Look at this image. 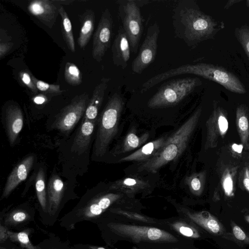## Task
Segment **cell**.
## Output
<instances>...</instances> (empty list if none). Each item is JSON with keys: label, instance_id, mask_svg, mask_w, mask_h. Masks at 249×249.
Here are the masks:
<instances>
[{"label": "cell", "instance_id": "cell-1", "mask_svg": "<svg viewBox=\"0 0 249 249\" xmlns=\"http://www.w3.org/2000/svg\"><path fill=\"white\" fill-rule=\"evenodd\" d=\"M173 25L176 36L191 48L213 38L223 26L201 11L194 0H181L173 10Z\"/></svg>", "mask_w": 249, "mask_h": 249}, {"label": "cell", "instance_id": "cell-2", "mask_svg": "<svg viewBox=\"0 0 249 249\" xmlns=\"http://www.w3.org/2000/svg\"><path fill=\"white\" fill-rule=\"evenodd\" d=\"M185 74H194L213 81L232 92L244 94L247 92L242 82L232 73L223 67L205 63L184 65L158 74L142 84V90L145 92L164 80Z\"/></svg>", "mask_w": 249, "mask_h": 249}, {"label": "cell", "instance_id": "cell-3", "mask_svg": "<svg viewBox=\"0 0 249 249\" xmlns=\"http://www.w3.org/2000/svg\"><path fill=\"white\" fill-rule=\"evenodd\" d=\"M201 112L202 107H200L168 137L163 146L153 157L140 163L138 171L156 173L160 168L178 158L187 147Z\"/></svg>", "mask_w": 249, "mask_h": 249}, {"label": "cell", "instance_id": "cell-4", "mask_svg": "<svg viewBox=\"0 0 249 249\" xmlns=\"http://www.w3.org/2000/svg\"><path fill=\"white\" fill-rule=\"evenodd\" d=\"M124 106V99L115 92L109 98L98 119V129L93 154L103 156L118 131L120 117Z\"/></svg>", "mask_w": 249, "mask_h": 249}, {"label": "cell", "instance_id": "cell-5", "mask_svg": "<svg viewBox=\"0 0 249 249\" xmlns=\"http://www.w3.org/2000/svg\"><path fill=\"white\" fill-rule=\"evenodd\" d=\"M201 84L197 77L178 78L164 83L147 102L151 108H161L175 106Z\"/></svg>", "mask_w": 249, "mask_h": 249}, {"label": "cell", "instance_id": "cell-6", "mask_svg": "<svg viewBox=\"0 0 249 249\" xmlns=\"http://www.w3.org/2000/svg\"><path fill=\"white\" fill-rule=\"evenodd\" d=\"M146 1L118 0V13L129 41L131 51L136 53L143 31V18L140 8Z\"/></svg>", "mask_w": 249, "mask_h": 249}, {"label": "cell", "instance_id": "cell-7", "mask_svg": "<svg viewBox=\"0 0 249 249\" xmlns=\"http://www.w3.org/2000/svg\"><path fill=\"white\" fill-rule=\"evenodd\" d=\"M107 226L114 233L134 243L178 242V239L170 232L155 227L114 222L107 224Z\"/></svg>", "mask_w": 249, "mask_h": 249}, {"label": "cell", "instance_id": "cell-8", "mask_svg": "<svg viewBox=\"0 0 249 249\" xmlns=\"http://www.w3.org/2000/svg\"><path fill=\"white\" fill-rule=\"evenodd\" d=\"M89 102L87 93L76 95L56 116L52 127L64 133L70 132L85 114Z\"/></svg>", "mask_w": 249, "mask_h": 249}, {"label": "cell", "instance_id": "cell-9", "mask_svg": "<svg viewBox=\"0 0 249 249\" xmlns=\"http://www.w3.org/2000/svg\"><path fill=\"white\" fill-rule=\"evenodd\" d=\"M160 32V27L156 22L148 27L139 53L132 63L131 68L134 73L141 74L154 61L157 52Z\"/></svg>", "mask_w": 249, "mask_h": 249}, {"label": "cell", "instance_id": "cell-10", "mask_svg": "<svg viewBox=\"0 0 249 249\" xmlns=\"http://www.w3.org/2000/svg\"><path fill=\"white\" fill-rule=\"evenodd\" d=\"M113 21L108 8L102 12L97 28L93 35L92 55L94 59L100 62L111 44Z\"/></svg>", "mask_w": 249, "mask_h": 249}, {"label": "cell", "instance_id": "cell-11", "mask_svg": "<svg viewBox=\"0 0 249 249\" xmlns=\"http://www.w3.org/2000/svg\"><path fill=\"white\" fill-rule=\"evenodd\" d=\"M206 136L205 150L215 148L219 139L226 135L229 129L227 111L222 107L213 105V110L206 122Z\"/></svg>", "mask_w": 249, "mask_h": 249}, {"label": "cell", "instance_id": "cell-12", "mask_svg": "<svg viewBox=\"0 0 249 249\" xmlns=\"http://www.w3.org/2000/svg\"><path fill=\"white\" fill-rule=\"evenodd\" d=\"M121 196V194L115 193H108L96 196L79 211L78 217L81 220L95 217L104 213Z\"/></svg>", "mask_w": 249, "mask_h": 249}, {"label": "cell", "instance_id": "cell-13", "mask_svg": "<svg viewBox=\"0 0 249 249\" xmlns=\"http://www.w3.org/2000/svg\"><path fill=\"white\" fill-rule=\"evenodd\" d=\"M29 13L49 28L54 24L59 13V8L53 0H34L29 2Z\"/></svg>", "mask_w": 249, "mask_h": 249}, {"label": "cell", "instance_id": "cell-14", "mask_svg": "<svg viewBox=\"0 0 249 249\" xmlns=\"http://www.w3.org/2000/svg\"><path fill=\"white\" fill-rule=\"evenodd\" d=\"M111 51L113 64L124 69L128 65L131 51L128 36L123 26H120L119 28Z\"/></svg>", "mask_w": 249, "mask_h": 249}, {"label": "cell", "instance_id": "cell-15", "mask_svg": "<svg viewBox=\"0 0 249 249\" xmlns=\"http://www.w3.org/2000/svg\"><path fill=\"white\" fill-rule=\"evenodd\" d=\"M34 162V157L29 156L20 161L13 168L7 178L1 198H5L23 181L26 179Z\"/></svg>", "mask_w": 249, "mask_h": 249}, {"label": "cell", "instance_id": "cell-16", "mask_svg": "<svg viewBox=\"0 0 249 249\" xmlns=\"http://www.w3.org/2000/svg\"><path fill=\"white\" fill-rule=\"evenodd\" d=\"M5 128L11 145H13L23 125V116L21 109L17 105L9 106L5 111Z\"/></svg>", "mask_w": 249, "mask_h": 249}, {"label": "cell", "instance_id": "cell-17", "mask_svg": "<svg viewBox=\"0 0 249 249\" xmlns=\"http://www.w3.org/2000/svg\"><path fill=\"white\" fill-rule=\"evenodd\" d=\"M168 136L160 137L142 145L133 153L121 158L120 162L136 161L141 163L146 161L153 157L163 146Z\"/></svg>", "mask_w": 249, "mask_h": 249}, {"label": "cell", "instance_id": "cell-18", "mask_svg": "<svg viewBox=\"0 0 249 249\" xmlns=\"http://www.w3.org/2000/svg\"><path fill=\"white\" fill-rule=\"evenodd\" d=\"M64 190V184L61 178L56 174H53L47 186V212L53 215L57 211L62 201Z\"/></svg>", "mask_w": 249, "mask_h": 249}, {"label": "cell", "instance_id": "cell-19", "mask_svg": "<svg viewBox=\"0 0 249 249\" xmlns=\"http://www.w3.org/2000/svg\"><path fill=\"white\" fill-rule=\"evenodd\" d=\"M150 187L147 181L139 177L123 178L112 182L109 189L115 190L133 197L135 194Z\"/></svg>", "mask_w": 249, "mask_h": 249}, {"label": "cell", "instance_id": "cell-20", "mask_svg": "<svg viewBox=\"0 0 249 249\" xmlns=\"http://www.w3.org/2000/svg\"><path fill=\"white\" fill-rule=\"evenodd\" d=\"M186 215L193 222L212 234L219 235L225 232L223 225L216 217L208 211L188 212Z\"/></svg>", "mask_w": 249, "mask_h": 249}, {"label": "cell", "instance_id": "cell-21", "mask_svg": "<svg viewBox=\"0 0 249 249\" xmlns=\"http://www.w3.org/2000/svg\"><path fill=\"white\" fill-rule=\"evenodd\" d=\"M110 79L103 77L96 85L92 96L87 107L84 119L89 121H97L99 110L104 100L106 91Z\"/></svg>", "mask_w": 249, "mask_h": 249}, {"label": "cell", "instance_id": "cell-22", "mask_svg": "<svg viewBox=\"0 0 249 249\" xmlns=\"http://www.w3.org/2000/svg\"><path fill=\"white\" fill-rule=\"evenodd\" d=\"M95 14L91 9H87L79 15L81 28L77 43L81 49H84L89 42L95 25Z\"/></svg>", "mask_w": 249, "mask_h": 249}, {"label": "cell", "instance_id": "cell-23", "mask_svg": "<svg viewBox=\"0 0 249 249\" xmlns=\"http://www.w3.org/2000/svg\"><path fill=\"white\" fill-rule=\"evenodd\" d=\"M236 125L242 145L246 150H249V111L245 105L236 108Z\"/></svg>", "mask_w": 249, "mask_h": 249}, {"label": "cell", "instance_id": "cell-24", "mask_svg": "<svg viewBox=\"0 0 249 249\" xmlns=\"http://www.w3.org/2000/svg\"><path fill=\"white\" fill-rule=\"evenodd\" d=\"M96 122V121L83 120L74 141V147L78 152L82 153L88 148Z\"/></svg>", "mask_w": 249, "mask_h": 249}, {"label": "cell", "instance_id": "cell-25", "mask_svg": "<svg viewBox=\"0 0 249 249\" xmlns=\"http://www.w3.org/2000/svg\"><path fill=\"white\" fill-rule=\"evenodd\" d=\"M149 137V134L145 132L139 136L135 129L129 131L125 136L118 154L125 153L142 147Z\"/></svg>", "mask_w": 249, "mask_h": 249}, {"label": "cell", "instance_id": "cell-26", "mask_svg": "<svg viewBox=\"0 0 249 249\" xmlns=\"http://www.w3.org/2000/svg\"><path fill=\"white\" fill-rule=\"evenodd\" d=\"M58 11L61 17V32L63 39L68 49L74 53L75 46L71 20L63 6H60Z\"/></svg>", "mask_w": 249, "mask_h": 249}, {"label": "cell", "instance_id": "cell-27", "mask_svg": "<svg viewBox=\"0 0 249 249\" xmlns=\"http://www.w3.org/2000/svg\"><path fill=\"white\" fill-rule=\"evenodd\" d=\"M205 179L206 172L203 171L194 173L187 177L185 182L193 195L199 196L203 192Z\"/></svg>", "mask_w": 249, "mask_h": 249}, {"label": "cell", "instance_id": "cell-28", "mask_svg": "<svg viewBox=\"0 0 249 249\" xmlns=\"http://www.w3.org/2000/svg\"><path fill=\"white\" fill-rule=\"evenodd\" d=\"M238 168L237 166L228 168L224 170L222 176V188L225 195L228 197L234 196V181Z\"/></svg>", "mask_w": 249, "mask_h": 249}, {"label": "cell", "instance_id": "cell-29", "mask_svg": "<svg viewBox=\"0 0 249 249\" xmlns=\"http://www.w3.org/2000/svg\"><path fill=\"white\" fill-rule=\"evenodd\" d=\"M36 191L42 209L44 211H47L48 202L45 184V174L43 169L40 168L36 176Z\"/></svg>", "mask_w": 249, "mask_h": 249}, {"label": "cell", "instance_id": "cell-30", "mask_svg": "<svg viewBox=\"0 0 249 249\" xmlns=\"http://www.w3.org/2000/svg\"><path fill=\"white\" fill-rule=\"evenodd\" d=\"M64 77L66 82L72 86H79L82 83V74L77 66L72 63H66Z\"/></svg>", "mask_w": 249, "mask_h": 249}, {"label": "cell", "instance_id": "cell-31", "mask_svg": "<svg viewBox=\"0 0 249 249\" xmlns=\"http://www.w3.org/2000/svg\"><path fill=\"white\" fill-rule=\"evenodd\" d=\"M8 238L13 242L19 243L23 248L26 249H41L34 246L31 243L29 233L26 231L20 232L8 231Z\"/></svg>", "mask_w": 249, "mask_h": 249}, {"label": "cell", "instance_id": "cell-32", "mask_svg": "<svg viewBox=\"0 0 249 249\" xmlns=\"http://www.w3.org/2000/svg\"><path fill=\"white\" fill-rule=\"evenodd\" d=\"M172 228L180 234L191 238H198L200 234L194 227L183 221H177L171 225Z\"/></svg>", "mask_w": 249, "mask_h": 249}, {"label": "cell", "instance_id": "cell-33", "mask_svg": "<svg viewBox=\"0 0 249 249\" xmlns=\"http://www.w3.org/2000/svg\"><path fill=\"white\" fill-rule=\"evenodd\" d=\"M234 34L249 60V26L243 25L237 27L235 29Z\"/></svg>", "mask_w": 249, "mask_h": 249}, {"label": "cell", "instance_id": "cell-34", "mask_svg": "<svg viewBox=\"0 0 249 249\" xmlns=\"http://www.w3.org/2000/svg\"><path fill=\"white\" fill-rule=\"evenodd\" d=\"M32 78L38 90L44 93L59 94L63 92V90H61L60 86L58 85L50 84L46 83L36 79L33 75Z\"/></svg>", "mask_w": 249, "mask_h": 249}, {"label": "cell", "instance_id": "cell-35", "mask_svg": "<svg viewBox=\"0 0 249 249\" xmlns=\"http://www.w3.org/2000/svg\"><path fill=\"white\" fill-rule=\"evenodd\" d=\"M111 211L112 213L123 215L127 218L133 220L148 223H155L153 219L136 213L123 210L120 209H112Z\"/></svg>", "mask_w": 249, "mask_h": 249}, {"label": "cell", "instance_id": "cell-36", "mask_svg": "<svg viewBox=\"0 0 249 249\" xmlns=\"http://www.w3.org/2000/svg\"><path fill=\"white\" fill-rule=\"evenodd\" d=\"M32 74L28 71H22L19 73V78L21 82L33 93L38 92L35 84L32 80Z\"/></svg>", "mask_w": 249, "mask_h": 249}, {"label": "cell", "instance_id": "cell-37", "mask_svg": "<svg viewBox=\"0 0 249 249\" xmlns=\"http://www.w3.org/2000/svg\"><path fill=\"white\" fill-rule=\"evenodd\" d=\"M231 224L232 232L236 240L243 244H249V235L234 222L231 221Z\"/></svg>", "mask_w": 249, "mask_h": 249}, {"label": "cell", "instance_id": "cell-38", "mask_svg": "<svg viewBox=\"0 0 249 249\" xmlns=\"http://www.w3.org/2000/svg\"><path fill=\"white\" fill-rule=\"evenodd\" d=\"M28 214L24 211L16 210L10 213L6 219V222L10 224H17L27 220Z\"/></svg>", "mask_w": 249, "mask_h": 249}, {"label": "cell", "instance_id": "cell-39", "mask_svg": "<svg viewBox=\"0 0 249 249\" xmlns=\"http://www.w3.org/2000/svg\"><path fill=\"white\" fill-rule=\"evenodd\" d=\"M239 182L242 186L249 193V167L246 166L241 171Z\"/></svg>", "mask_w": 249, "mask_h": 249}, {"label": "cell", "instance_id": "cell-40", "mask_svg": "<svg viewBox=\"0 0 249 249\" xmlns=\"http://www.w3.org/2000/svg\"><path fill=\"white\" fill-rule=\"evenodd\" d=\"M13 46L12 42H0V58L2 59L10 51Z\"/></svg>", "mask_w": 249, "mask_h": 249}, {"label": "cell", "instance_id": "cell-41", "mask_svg": "<svg viewBox=\"0 0 249 249\" xmlns=\"http://www.w3.org/2000/svg\"><path fill=\"white\" fill-rule=\"evenodd\" d=\"M8 230L3 225H0V241L1 243L5 241L8 238Z\"/></svg>", "mask_w": 249, "mask_h": 249}, {"label": "cell", "instance_id": "cell-42", "mask_svg": "<svg viewBox=\"0 0 249 249\" xmlns=\"http://www.w3.org/2000/svg\"><path fill=\"white\" fill-rule=\"evenodd\" d=\"M33 100L36 104H42L47 100V98L44 95L41 94L34 97Z\"/></svg>", "mask_w": 249, "mask_h": 249}, {"label": "cell", "instance_id": "cell-43", "mask_svg": "<svg viewBox=\"0 0 249 249\" xmlns=\"http://www.w3.org/2000/svg\"><path fill=\"white\" fill-rule=\"evenodd\" d=\"M241 0H229L224 6L225 9H228L236 3L241 2Z\"/></svg>", "mask_w": 249, "mask_h": 249}, {"label": "cell", "instance_id": "cell-44", "mask_svg": "<svg viewBox=\"0 0 249 249\" xmlns=\"http://www.w3.org/2000/svg\"><path fill=\"white\" fill-rule=\"evenodd\" d=\"M89 248L91 249H106L103 247L95 246H90Z\"/></svg>", "mask_w": 249, "mask_h": 249}, {"label": "cell", "instance_id": "cell-45", "mask_svg": "<svg viewBox=\"0 0 249 249\" xmlns=\"http://www.w3.org/2000/svg\"><path fill=\"white\" fill-rule=\"evenodd\" d=\"M245 219L246 221L249 223V215H247L245 216Z\"/></svg>", "mask_w": 249, "mask_h": 249}, {"label": "cell", "instance_id": "cell-46", "mask_svg": "<svg viewBox=\"0 0 249 249\" xmlns=\"http://www.w3.org/2000/svg\"><path fill=\"white\" fill-rule=\"evenodd\" d=\"M246 5L247 7H249V0L246 1Z\"/></svg>", "mask_w": 249, "mask_h": 249}, {"label": "cell", "instance_id": "cell-47", "mask_svg": "<svg viewBox=\"0 0 249 249\" xmlns=\"http://www.w3.org/2000/svg\"><path fill=\"white\" fill-rule=\"evenodd\" d=\"M179 249L174 248V249Z\"/></svg>", "mask_w": 249, "mask_h": 249}, {"label": "cell", "instance_id": "cell-48", "mask_svg": "<svg viewBox=\"0 0 249 249\" xmlns=\"http://www.w3.org/2000/svg\"></svg>", "mask_w": 249, "mask_h": 249}]
</instances>
